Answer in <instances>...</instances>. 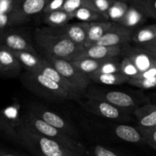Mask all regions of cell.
Listing matches in <instances>:
<instances>
[{
	"instance_id": "cell-1",
	"label": "cell",
	"mask_w": 156,
	"mask_h": 156,
	"mask_svg": "<svg viewBox=\"0 0 156 156\" xmlns=\"http://www.w3.org/2000/svg\"><path fill=\"white\" fill-rule=\"evenodd\" d=\"M37 47L44 56H50L73 62L84 47L77 45L67 37L60 27H37L34 31Z\"/></svg>"
},
{
	"instance_id": "cell-2",
	"label": "cell",
	"mask_w": 156,
	"mask_h": 156,
	"mask_svg": "<svg viewBox=\"0 0 156 156\" xmlns=\"http://www.w3.org/2000/svg\"><path fill=\"white\" fill-rule=\"evenodd\" d=\"M15 141L34 156H85L34 132L22 124L17 129Z\"/></svg>"
},
{
	"instance_id": "cell-3",
	"label": "cell",
	"mask_w": 156,
	"mask_h": 156,
	"mask_svg": "<svg viewBox=\"0 0 156 156\" xmlns=\"http://www.w3.org/2000/svg\"><path fill=\"white\" fill-rule=\"evenodd\" d=\"M24 87L34 94L51 101L77 100L79 98L40 72H27L21 76Z\"/></svg>"
},
{
	"instance_id": "cell-4",
	"label": "cell",
	"mask_w": 156,
	"mask_h": 156,
	"mask_svg": "<svg viewBox=\"0 0 156 156\" xmlns=\"http://www.w3.org/2000/svg\"><path fill=\"white\" fill-rule=\"evenodd\" d=\"M21 124L29 128L37 133L53 140L76 152L86 156L88 149L75 137L59 130V129L50 126L41 119L32 114L28 111L26 116L22 117Z\"/></svg>"
},
{
	"instance_id": "cell-5",
	"label": "cell",
	"mask_w": 156,
	"mask_h": 156,
	"mask_svg": "<svg viewBox=\"0 0 156 156\" xmlns=\"http://www.w3.org/2000/svg\"><path fill=\"white\" fill-rule=\"evenodd\" d=\"M85 96L87 99L103 101L120 109L129 111H134L141 104L138 98L129 93L117 90L91 88L85 93Z\"/></svg>"
},
{
	"instance_id": "cell-6",
	"label": "cell",
	"mask_w": 156,
	"mask_h": 156,
	"mask_svg": "<svg viewBox=\"0 0 156 156\" xmlns=\"http://www.w3.org/2000/svg\"><path fill=\"white\" fill-rule=\"evenodd\" d=\"M44 59H47L65 79H66L81 94H85L91 82L89 76L78 69L73 62L66 59L50 56H44Z\"/></svg>"
},
{
	"instance_id": "cell-7",
	"label": "cell",
	"mask_w": 156,
	"mask_h": 156,
	"mask_svg": "<svg viewBox=\"0 0 156 156\" xmlns=\"http://www.w3.org/2000/svg\"><path fill=\"white\" fill-rule=\"evenodd\" d=\"M50 0H16L9 15V27H17L30 21L33 17L43 13Z\"/></svg>"
},
{
	"instance_id": "cell-8",
	"label": "cell",
	"mask_w": 156,
	"mask_h": 156,
	"mask_svg": "<svg viewBox=\"0 0 156 156\" xmlns=\"http://www.w3.org/2000/svg\"><path fill=\"white\" fill-rule=\"evenodd\" d=\"M18 27H10L2 30L1 45L5 46L12 51L30 52L37 54L29 35L24 28Z\"/></svg>"
},
{
	"instance_id": "cell-9",
	"label": "cell",
	"mask_w": 156,
	"mask_h": 156,
	"mask_svg": "<svg viewBox=\"0 0 156 156\" xmlns=\"http://www.w3.org/2000/svg\"><path fill=\"white\" fill-rule=\"evenodd\" d=\"M79 105L87 112L111 120H127L131 111L120 109L106 101L87 99L80 101Z\"/></svg>"
},
{
	"instance_id": "cell-10",
	"label": "cell",
	"mask_w": 156,
	"mask_h": 156,
	"mask_svg": "<svg viewBox=\"0 0 156 156\" xmlns=\"http://www.w3.org/2000/svg\"><path fill=\"white\" fill-rule=\"evenodd\" d=\"M20 105L14 103L9 105L2 111L0 117V127L5 134L15 141L17 129L21 125L22 117L20 116Z\"/></svg>"
},
{
	"instance_id": "cell-11",
	"label": "cell",
	"mask_w": 156,
	"mask_h": 156,
	"mask_svg": "<svg viewBox=\"0 0 156 156\" xmlns=\"http://www.w3.org/2000/svg\"><path fill=\"white\" fill-rule=\"evenodd\" d=\"M28 111L38 118L44 120L50 126L57 128L59 130L62 131L75 138L76 136H78V134L75 128L68 121H66L62 116L59 115L56 113L37 106L30 108Z\"/></svg>"
},
{
	"instance_id": "cell-12",
	"label": "cell",
	"mask_w": 156,
	"mask_h": 156,
	"mask_svg": "<svg viewBox=\"0 0 156 156\" xmlns=\"http://www.w3.org/2000/svg\"><path fill=\"white\" fill-rule=\"evenodd\" d=\"M131 60L140 73L156 66L155 59L148 50L141 47H134L125 44L123 46V54Z\"/></svg>"
},
{
	"instance_id": "cell-13",
	"label": "cell",
	"mask_w": 156,
	"mask_h": 156,
	"mask_svg": "<svg viewBox=\"0 0 156 156\" xmlns=\"http://www.w3.org/2000/svg\"><path fill=\"white\" fill-rule=\"evenodd\" d=\"M134 32V30L126 28L120 24L114 23L112 27L102 37L97 44L107 47L123 46L132 40Z\"/></svg>"
},
{
	"instance_id": "cell-14",
	"label": "cell",
	"mask_w": 156,
	"mask_h": 156,
	"mask_svg": "<svg viewBox=\"0 0 156 156\" xmlns=\"http://www.w3.org/2000/svg\"><path fill=\"white\" fill-rule=\"evenodd\" d=\"M122 54H123V46L107 47V46L94 44L89 47H86L82 51H81L73 62L82 59H86V58L94 59H106L117 57Z\"/></svg>"
},
{
	"instance_id": "cell-15",
	"label": "cell",
	"mask_w": 156,
	"mask_h": 156,
	"mask_svg": "<svg viewBox=\"0 0 156 156\" xmlns=\"http://www.w3.org/2000/svg\"><path fill=\"white\" fill-rule=\"evenodd\" d=\"M22 65L12 51L4 45H0V73L6 78H17L21 73Z\"/></svg>"
},
{
	"instance_id": "cell-16",
	"label": "cell",
	"mask_w": 156,
	"mask_h": 156,
	"mask_svg": "<svg viewBox=\"0 0 156 156\" xmlns=\"http://www.w3.org/2000/svg\"><path fill=\"white\" fill-rule=\"evenodd\" d=\"M89 23L76 22L73 24H67L61 27L60 29L64 34L69 38L73 42L77 45L85 47V44L88 39Z\"/></svg>"
},
{
	"instance_id": "cell-17",
	"label": "cell",
	"mask_w": 156,
	"mask_h": 156,
	"mask_svg": "<svg viewBox=\"0 0 156 156\" xmlns=\"http://www.w3.org/2000/svg\"><path fill=\"white\" fill-rule=\"evenodd\" d=\"M133 114L138 122L139 127L156 128V104L148 103L139 107L133 111Z\"/></svg>"
},
{
	"instance_id": "cell-18",
	"label": "cell",
	"mask_w": 156,
	"mask_h": 156,
	"mask_svg": "<svg viewBox=\"0 0 156 156\" xmlns=\"http://www.w3.org/2000/svg\"><path fill=\"white\" fill-rule=\"evenodd\" d=\"M38 72L42 73L43 75L46 76L47 77L50 78V79H52L53 81H54L55 82L59 85L60 86H62V88H65L66 91H68L69 92L72 93V94H75V95L78 96V97H80L82 94L79 93V91L67 80L66 79L63 77L47 59H45L44 58V63H43L42 67H41V69Z\"/></svg>"
},
{
	"instance_id": "cell-19",
	"label": "cell",
	"mask_w": 156,
	"mask_h": 156,
	"mask_svg": "<svg viewBox=\"0 0 156 156\" xmlns=\"http://www.w3.org/2000/svg\"><path fill=\"white\" fill-rule=\"evenodd\" d=\"M89 24L88 39L85 44V48L97 44L102 37L112 27L114 22L111 21H94Z\"/></svg>"
},
{
	"instance_id": "cell-20",
	"label": "cell",
	"mask_w": 156,
	"mask_h": 156,
	"mask_svg": "<svg viewBox=\"0 0 156 156\" xmlns=\"http://www.w3.org/2000/svg\"><path fill=\"white\" fill-rule=\"evenodd\" d=\"M114 134L120 140L130 143H146L143 134L138 127L126 124H119L114 127Z\"/></svg>"
},
{
	"instance_id": "cell-21",
	"label": "cell",
	"mask_w": 156,
	"mask_h": 156,
	"mask_svg": "<svg viewBox=\"0 0 156 156\" xmlns=\"http://www.w3.org/2000/svg\"><path fill=\"white\" fill-rule=\"evenodd\" d=\"M12 53L27 72H38L44 63V59L36 53L23 51H12Z\"/></svg>"
},
{
	"instance_id": "cell-22",
	"label": "cell",
	"mask_w": 156,
	"mask_h": 156,
	"mask_svg": "<svg viewBox=\"0 0 156 156\" xmlns=\"http://www.w3.org/2000/svg\"><path fill=\"white\" fill-rule=\"evenodd\" d=\"M146 17L144 14L132 3H129V9L126 12V15L123 19L118 23L120 25L126 27V28L134 30L136 27L146 21Z\"/></svg>"
},
{
	"instance_id": "cell-23",
	"label": "cell",
	"mask_w": 156,
	"mask_h": 156,
	"mask_svg": "<svg viewBox=\"0 0 156 156\" xmlns=\"http://www.w3.org/2000/svg\"><path fill=\"white\" fill-rule=\"evenodd\" d=\"M132 41L140 47L156 42V24L139 28L134 32Z\"/></svg>"
},
{
	"instance_id": "cell-24",
	"label": "cell",
	"mask_w": 156,
	"mask_h": 156,
	"mask_svg": "<svg viewBox=\"0 0 156 156\" xmlns=\"http://www.w3.org/2000/svg\"><path fill=\"white\" fill-rule=\"evenodd\" d=\"M91 81L98 84L106 85H119L128 83L130 78L123 75L122 73H111V74H98L94 73L89 76Z\"/></svg>"
},
{
	"instance_id": "cell-25",
	"label": "cell",
	"mask_w": 156,
	"mask_h": 156,
	"mask_svg": "<svg viewBox=\"0 0 156 156\" xmlns=\"http://www.w3.org/2000/svg\"><path fill=\"white\" fill-rule=\"evenodd\" d=\"M73 18V14L69 13L61 9L44 15V22L50 27H61L66 25L69 21Z\"/></svg>"
},
{
	"instance_id": "cell-26",
	"label": "cell",
	"mask_w": 156,
	"mask_h": 156,
	"mask_svg": "<svg viewBox=\"0 0 156 156\" xmlns=\"http://www.w3.org/2000/svg\"><path fill=\"white\" fill-rule=\"evenodd\" d=\"M107 59H94L86 58V59H82L72 62L78 69L89 76L90 75L96 73Z\"/></svg>"
},
{
	"instance_id": "cell-27",
	"label": "cell",
	"mask_w": 156,
	"mask_h": 156,
	"mask_svg": "<svg viewBox=\"0 0 156 156\" xmlns=\"http://www.w3.org/2000/svg\"><path fill=\"white\" fill-rule=\"evenodd\" d=\"M129 6V3L126 2L114 0L108 11V20L117 24L120 23V21L126 15Z\"/></svg>"
},
{
	"instance_id": "cell-28",
	"label": "cell",
	"mask_w": 156,
	"mask_h": 156,
	"mask_svg": "<svg viewBox=\"0 0 156 156\" xmlns=\"http://www.w3.org/2000/svg\"><path fill=\"white\" fill-rule=\"evenodd\" d=\"M74 18L79 20L81 22L91 23L94 21H108L101 14L94 9L88 7H82L73 13Z\"/></svg>"
},
{
	"instance_id": "cell-29",
	"label": "cell",
	"mask_w": 156,
	"mask_h": 156,
	"mask_svg": "<svg viewBox=\"0 0 156 156\" xmlns=\"http://www.w3.org/2000/svg\"><path fill=\"white\" fill-rule=\"evenodd\" d=\"M130 3L136 6L146 18L156 21V0H133Z\"/></svg>"
},
{
	"instance_id": "cell-30",
	"label": "cell",
	"mask_w": 156,
	"mask_h": 156,
	"mask_svg": "<svg viewBox=\"0 0 156 156\" xmlns=\"http://www.w3.org/2000/svg\"><path fill=\"white\" fill-rule=\"evenodd\" d=\"M114 0H88V8L94 9L102 15L106 20H108V11Z\"/></svg>"
},
{
	"instance_id": "cell-31",
	"label": "cell",
	"mask_w": 156,
	"mask_h": 156,
	"mask_svg": "<svg viewBox=\"0 0 156 156\" xmlns=\"http://www.w3.org/2000/svg\"><path fill=\"white\" fill-rule=\"evenodd\" d=\"M121 73V66L117 57L108 59L96 73L98 74H111V73ZM94 74V73H93Z\"/></svg>"
},
{
	"instance_id": "cell-32",
	"label": "cell",
	"mask_w": 156,
	"mask_h": 156,
	"mask_svg": "<svg viewBox=\"0 0 156 156\" xmlns=\"http://www.w3.org/2000/svg\"><path fill=\"white\" fill-rule=\"evenodd\" d=\"M86 156H126L111 148L101 145H95L88 149Z\"/></svg>"
},
{
	"instance_id": "cell-33",
	"label": "cell",
	"mask_w": 156,
	"mask_h": 156,
	"mask_svg": "<svg viewBox=\"0 0 156 156\" xmlns=\"http://www.w3.org/2000/svg\"><path fill=\"white\" fill-rule=\"evenodd\" d=\"M120 66H121V73L130 79L138 76L140 73L136 66L131 62L130 59L126 56H124L120 62Z\"/></svg>"
},
{
	"instance_id": "cell-34",
	"label": "cell",
	"mask_w": 156,
	"mask_h": 156,
	"mask_svg": "<svg viewBox=\"0 0 156 156\" xmlns=\"http://www.w3.org/2000/svg\"><path fill=\"white\" fill-rule=\"evenodd\" d=\"M128 84L142 89H149V88H156V77L153 79H140L138 77L131 78L128 82Z\"/></svg>"
},
{
	"instance_id": "cell-35",
	"label": "cell",
	"mask_w": 156,
	"mask_h": 156,
	"mask_svg": "<svg viewBox=\"0 0 156 156\" xmlns=\"http://www.w3.org/2000/svg\"><path fill=\"white\" fill-rule=\"evenodd\" d=\"M82 7H88V0H66L62 10L73 14Z\"/></svg>"
},
{
	"instance_id": "cell-36",
	"label": "cell",
	"mask_w": 156,
	"mask_h": 156,
	"mask_svg": "<svg viewBox=\"0 0 156 156\" xmlns=\"http://www.w3.org/2000/svg\"><path fill=\"white\" fill-rule=\"evenodd\" d=\"M138 128L140 129L141 133L143 134L146 144H148L150 147L155 149L156 152V128H154V129H143V128H140L139 126Z\"/></svg>"
},
{
	"instance_id": "cell-37",
	"label": "cell",
	"mask_w": 156,
	"mask_h": 156,
	"mask_svg": "<svg viewBox=\"0 0 156 156\" xmlns=\"http://www.w3.org/2000/svg\"><path fill=\"white\" fill-rule=\"evenodd\" d=\"M65 2L66 0H50L46 6L43 14L46 15V14L50 13L55 11L61 10L65 4Z\"/></svg>"
},
{
	"instance_id": "cell-38",
	"label": "cell",
	"mask_w": 156,
	"mask_h": 156,
	"mask_svg": "<svg viewBox=\"0 0 156 156\" xmlns=\"http://www.w3.org/2000/svg\"><path fill=\"white\" fill-rule=\"evenodd\" d=\"M143 48H144L145 50H148L152 56L155 57V59H156V42L152 43V44H148V45H145L143 46Z\"/></svg>"
},
{
	"instance_id": "cell-39",
	"label": "cell",
	"mask_w": 156,
	"mask_h": 156,
	"mask_svg": "<svg viewBox=\"0 0 156 156\" xmlns=\"http://www.w3.org/2000/svg\"><path fill=\"white\" fill-rule=\"evenodd\" d=\"M0 156H22V155H18V154L13 153V152H8V151L4 150V149H2L1 152H0Z\"/></svg>"
},
{
	"instance_id": "cell-40",
	"label": "cell",
	"mask_w": 156,
	"mask_h": 156,
	"mask_svg": "<svg viewBox=\"0 0 156 156\" xmlns=\"http://www.w3.org/2000/svg\"><path fill=\"white\" fill-rule=\"evenodd\" d=\"M117 1H122V2H126L130 3L133 0H117Z\"/></svg>"
},
{
	"instance_id": "cell-41",
	"label": "cell",
	"mask_w": 156,
	"mask_h": 156,
	"mask_svg": "<svg viewBox=\"0 0 156 156\" xmlns=\"http://www.w3.org/2000/svg\"><path fill=\"white\" fill-rule=\"evenodd\" d=\"M153 98H154V100H155V101H156V94H154V95H153Z\"/></svg>"
}]
</instances>
